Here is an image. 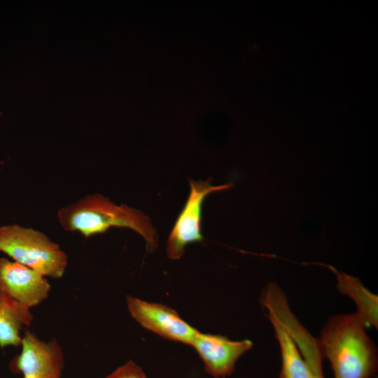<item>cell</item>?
<instances>
[{
  "instance_id": "6da1fadb",
  "label": "cell",
  "mask_w": 378,
  "mask_h": 378,
  "mask_svg": "<svg viewBox=\"0 0 378 378\" xmlns=\"http://www.w3.org/2000/svg\"><path fill=\"white\" fill-rule=\"evenodd\" d=\"M367 326L356 312L331 316L318 339L335 378H373L378 365L376 346L365 331Z\"/></svg>"
},
{
  "instance_id": "7a4b0ae2",
  "label": "cell",
  "mask_w": 378,
  "mask_h": 378,
  "mask_svg": "<svg viewBox=\"0 0 378 378\" xmlns=\"http://www.w3.org/2000/svg\"><path fill=\"white\" fill-rule=\"evenodd\" d=\"M57 218L64 231L77 232L85 238L105 233L111 227L128 228L145 239L149 251L158 245L156 230L147 216L127 205L115 204L99 193L87 195L59 208Z\"/></svg>"
},
{
  "instance_id": "3957f363",
  "label": "cell",
  "mask_w": 378,
  "mask_h": 378,
  "mask_svg": "<svg viewBox=\"0 0 378 378\" xmlns=\"http://www.w3.org/2000/svg\"><path fill=\"white\" fill-rule=\"evenodd\" d=\"M0 252L46 277L58 279L68 265V255L43 232L18 224L0 225Z\"/></svg>"
},
{
  "instance_id": "277c9868",
  "label": "cell",
  "mask_w": 378,
  "mask_h": 378,
  "mask_svg": "<svg viewBox=\"0 0 378 378\" xmlns=\"http://www.w3.org/2000/svg\"><path fill=\"white\" fill-rule=\"evenodd\" d=\"M209 180L190 181L188 197L168 237L166 251L169 258L180 259L188 244L202 241L201 220L204 199L212 192L233 186L232 183L212 186Z\"/></svg>"
},
{
  "instance_id": "5b68a950",
  "label": "cell",
  "mask_w": 378,
  "mask_h": 378,
  "mask_svg": "<svg viewBox=\"0 0 378 378\" xmlns=\"http://www.w3.org/2000/svg\"><path fill=\"white\" fill-rule=\"evenodd\" d=\"M20 346V353L10 363L13 372L21 373L22 378H62L64 354L57 340H42L26 329Z\"/></svg>"
},
{
  "instance_id": "8992f818",
  "label": "cell",
  "mask_w": 378,
  "mask_h": 378,
  "mask_svg": "<svg viewBox=\"0 0 378 378\" xmlns=\"http://www.w3.org/2000/svg\"><path fill=\"white\" fill-rule=\"evenodd\" d=\"M126 302L132 318L144 328L171 341L190 345L198 330L173 309L127 296Z\"/></svg>"
},
{
  "instance_id": "52a82bcc",
  "label": "cell",
  "mask_w": 378,
  "mask_h": 378,
  "mask_svg": "<svg viewBox=\"0 0 378 378\" xmlns=\"http://www.w3.org/2000/svg\"><path fill=\"white\" fill-rule=\"evenodd\" d=\"M50 290L47 277L14 260L0 258V291L11 300L31 309L44 302Z\"/></svg>"
},
{
  "instance_id": "ba28073f",
  "label": "cell",
  "mask_w": 378,
  "mask_h": 378,
  "mask_svg": "<svg viewBox=\"0 0 378 378\" xmlns=\"http://www.w3.org/2000/svg\"><path fill=\"white\" fill-rule=\"evenodd\" d=\"M190 346L204 363L205 371L215 378L230 376L237 360L253 346L249 340L233 341L220 335L198 331Z\"/></svg>"
},
{
  "instance_id": "9c48e42d",
  "label": "cell",
  "mask_w": 378,
  "mask_h": 378,
  "mask_svg": "<svg viewBox=\"0 0 378 378\" xmlns=\"http://www.w3.org/2000/svg\"><path fill=\"white\" fill-rule=\"evenodd\" d=\"M33 319L31 309L0 291V348L20 346L21 332L31 325Z\"/></svg>"
},
{
  "instance_id": "30bf717a",
  "label": "cell",
  "mask_w": 378,
  "mask_h": 378,
  "mask_svg": "<svg viewBox=\"0 0 378 378\" xmlns=\"http://www.w3.org/2000/svg\"><path fill=\"white\" fill-rule=\"evenodd\" d=\"M337 277L338 290L350 297L356 304V313L367 326L378 328V297L368 290L358 278L340 272L329 267Z\"/></svg>"
},
{
  "instance_id": "8fae6325",
  "label": "cell",
  "mask_w": 378,
  "mask_h": 378,
  "mask_svg": "<svg viewBox=\"0 0 378 378\" xmlns=\"http://www.w3.org/2000/svg\"><path fill=\"white\" fill-rule=\"evenodd\" d=\"M267 318L273 326L281 350L280 378H312L310 370L292 337L274 316L268 314Z\"/></svg>"
},
{
  "instance_id": "7c38bea8",
  "label": "cell",
  "mask_w": 378,
  "mask_h": 378,
  "mask_svg": "<svg viewBox=\"0 0 378 378\" xmlns=\"http://www.w3.org/2000/svg\"><path fill=\"white\" fill-rule=\"evenodd\" d=\"M105 378H147L142 368L132 360L117 368Z\"/></svg>"
},
{
  "instance_id": "4fadbf2b",
  "label": "cell",
  "mask_w": 378,
  "mask_h": 378,
  "mask_svg": "<svg viewBox=\"0 0 378 378\" xmlns=\"http://www.w3.org/2000/svg\"><path fill=\"white\" fill-rule=\"evenodd\" d=\"M312 378H324V377L323 374H320L314 375Z\"/></svg>"
},
{
  "instance_id": "5bb4252c",
  "label": "cell",
  "mask_w": 378,
  "mask_h": 378,
  "mask_svg": "<svg viewBox=\"0 0 378 378\" xmlns=\"http://www.w3.org/2000/svg\"><path fill=\"white\" fill-rule=\"evenodd\" d=\"M1 115H2V113L0 112V118H1Z\"/></svg>"
}]
</instances>
